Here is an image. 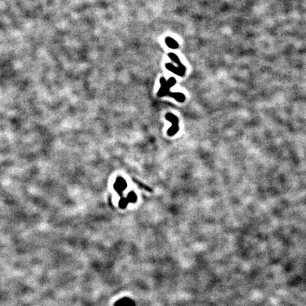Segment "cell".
<instances>
[{
    "label": "cell",
    "mask_w": 306,
    "mask_h": 306,
    "mask_svg": "<svg viewBox=\"0 0 306 306\" xmlns=\"http://www.w3.org/2000/svg\"><path fill=\"white\" fill-rule=\"evenodd\" d=\"M127 199H128V202L131 203H135L137 201V196L135 195V193L134 192H131L129 193L128 197H127Z\"/></svg>",
    "instance_id": "5"
},
{
    "label": "cell",
    "mask_w": 306,
    "mask_h": 306,
    "mask_svg": "<svg viewBox=\"0 0 306 306\" xmlns=\"http://www.w3.org/2000/svg\"><path fill=\"white\" fill-rule=\"evenodd\" d=\"M126 186H127V184H126V181L124 180L123 178L118 177L116 180L115 184H114V188H115V189L116 190L117 192H118V193H120V194H121L122 192H123V191L125 190L126 188Z\"/></svg>",
    "instance_id": "2"
},
{
    "label": "cell",
    "mask_w": 306,
    "mask_h": 306,
    "mask_svg": "<svg viewBox=\"0 0 306 306\" xmlns=\"http://www.w3.org/2000/svg\"><path fill=\"white\" fill-rule=\"evenodd\" d=\"M128 199H127V198H121L120 201H119V206H120L121 208H126L127 205H128Z\"/></svg>",
    "instance_id": "6"
},
{
    "label": "cell",
    "mask_w": 306,
    "mask_h": 306,
    "mask_svg": "<svg viewBox=\"0 0 306 306\" xmlns=\"http://www.w3.org/2000/svg\"><path fill=\"white\" fill-rule=\"evenodd\" d=\"M115 306H135V303L129 298H123L115 303Z\"/></svg>",
    "instance_id": "3"
},
{
    "label": "cell",
    "mask_w": 306,
    "mask_h": 306,
    "mask_svg": "<svg viewBox=\"0 0 306 306\" xmlns=\"http://www.w3.org/2000/svg\"><path fill=\"white\" fill-rule=\"evenodd\" d=\"M166 43L168 47H170L171 48H178V43L177 42L175 41L173 38H166Z\"/></svg>",
    "instance_id": "4"
},
{
    "label": "cell",
    "mask_w": 306,
    "mask_h": 306,
    "mask_svg": "<svg viewBox=\"0 0 306 306\" xmlns=\"http://www.w3.org/2000/svg\"><path fill=\"white\" fill-rule=\"evenodd\" d=\"M166 118L169 121H171V123H173V126L171 127V128L168 130V135L170 136H172L173 135H175V133H177L178 131V126H177V118L175 116H174L172 113H168L166 115Z\"/></svg>",
    "instance_id": "1"
}]
</instances>
